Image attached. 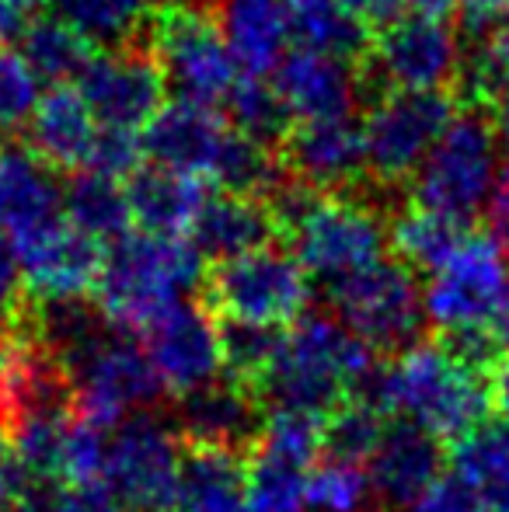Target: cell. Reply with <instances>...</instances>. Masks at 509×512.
Wrapping results in <instances>:
<instances>
[{"label":"cell","instance_id":"6da1fadb","mask_svg":"<svg viewBox=\"0 0 509 512\" xmlns=\"http://www.w3.org/2000/svg\"><path fill=\"white\" fill-rule=\"evenodd\" d=\"M349 401L381 411L384 418H408L443 443H457L489 418L492 387L485 373L464 366L433 338L381 359Z\"/></svg>","mask_w":509,"mask_h":512},{"label":"cell","instance_id":"7a4b0ae2","mask_svg":"<svg viewBox=\"0 0 509 512\" xmlns=\"http://www.w3.org/2000/svg\"><path fill=\"white\" fill-rule=\"evenodd\" d=\"M377 363L381 356L335 314H304L286 328L276 363L255 387V398L265 411L286 408L332 415L353 398Z\"/></svg>","mask_w":509,"mask_h":512},{"label":"cell","instance_id":"3957f363","mask_svg":"<svg viewBox=\"0 0 509 512\" xmlns=\"http://www.w3.org/2000/svg\"><path fill=\"white\" fill-rule=\"evenodd\" d=\"M203 255L192 237L129 230L105 251L95 304L119 331H143L185 297L203 290Z\"/></svg>","mask_w":509,"mask_h":512},{"label":"cell","instance_id":"277c9868","mask_svg":"<svg viewBox=\"0 0 509 512\" xmlns=\"http://www.w3.org/2000/svg\"><path fill=\"white\" fill-rule=\"evenodd\" d=\"M147 49L154 53L168 88H175L182 102L217 108L241 81L238 60H234L210 4L161 0L147 35Z\"/></svg>","mask_w":509,"mask_h":512},{"label":"cell","instance_id":"5b68a950","mask_svg":"<svg viewBox=\"0 0 509 512\" xmlns=\"http://www.w3.org/2000/svg\"><path fill=\"white\" fill-rule=\"evenodd\" d=\"M199 293L220 321L290 328L307 314L311 276L290 248L265 244L231 262L210 265Z\"/></svg>","mask_w":509,"mask_h":512},{"label":"cell","instance_id":"8992f818","mask_svg":"<svg viewBox=\"0 0 509 512\" xmlns=\"http://www.w3.org/2000/svg\"><path fill=\"white\" fill-rule=\"evenodd\" d=\"M464 32L447 18L401 14L377 28L370 60L360 67L363 105L387 91H450L461 84ZM454 95V91H450Z\"/></svg>","mask_w":509,"mask_h":512},{"label":"cell","instance_id":"52a82bcc","mask_svg":"<svg viewBox=\"0 0 509 512\" xmlns=\"http://www.w3.org/2000/svg\"><path fill=\"white\" fill-rule=\"evenodd\" d=\"M499 140L492 126L489 108H464L454 115L436 147L415 171L412 206L436 209V213L471 220L485 206L492 185H496Z\"/></svg>","mask_w":509,"mask_h":512},{"label":"cell","instance_id":"ba28073f","mask_svg":"<svg viewBox=\"0 0 509 512\" xmlns=\"http://www.w3.org/2000/svg\"><path fill=\"white\" fill-rule=\"evenodd\" d=\"M325 293L335 317L381 359H394L426 342V290H419L415 272L398 258H384L374 269L339 279L325 286Z\"/></svg>","mask_w":509,"mask_h":512},{"label":"cell","instance_id":"9c48e42d","mask_svg":"<svg viewBox=\"0 0 509 512\" xmlns=\"http://www.w3.org/2000/svg\"><path fill=\"white\" fill-rule=\"evenodd\" d=\"M391 213L363 196H321L311 213L286 234L307 276L325 286L384 262L391 244Z\"/></svg>","mask_w":509,"mask_h":512},{"label":"cell","instance_id":"30bf717a","mask_svg":"<svg viewBox=\"0 0 509 512\" xmlns=\"http://www.w3.org/2000/svg\"><path fill=\"white\" fill-rule=\"evenodd\" d=\"M63 366L74 384V415L105 432L119 429L136 411H150L164 394L147 349L119 328L98 335Z\"/></svg>","mask_w":509,"mask_h":512},{"label":"cell","instance_id":"8fae6325","mask_svg":"<svg viewBox=\"0 0 509 512\" xmlns=\"http://www.w3.org/2000/svg\"><path fill=\"white\" fill-rule=\"evenodd\" d=\"M454 115L457 102L450 91H387L377 98L363 119L370 185L384 196L412 185Z\"/></svg>","mask_w":509,"mask_h":512},{"label":"cell","instance_id":"7c38bea8","mask_svg":"<svg viewBox=\"0 0 509 512\" xmlns=\"http://www.w3.org/2000/svg\"><path fill=\"white\" fill-rule=\"evenodd\" d=\"M182 453L185 443L175 422L157 418L154 411H136L112 429L102 478L129 512H175Z\"/></svg>","mask_w":509,"mask_h":512},{"label":"cell","instance_id":"4fadbf2b","mask_svg":"<svg viewBox=\"0 0 509 512\" xmlns=\"http://www.w3.org/2000/svg\"><path fill=\"white\" fill-rule=\"evenodd\" d=\"M509 307V258L489 237L471 234L468 244L429 276L426 314L436 331L492 328Z\"/></svg>","mask_w":509,"mask_h":512},{"label":"cell","instance_id":"5bb4252c","mask_svg":"<svg viewBox=\"0 0 509 512\" xmlns=\"http://www.w3.org/2000/svg\"><path fill=\"white\" fill-rule=\"evenodd\" d=\"M143 349L164 391L175 398H189L224 377L220 321L203 300H185L164 310L150 328H143Z\"/></svg>","mask_w":509,"mask_h":512},{"label":"cell","instance_id":"9a60e30c","mask_svg":"<svg viewBox=\"0 0 509 512\" xmlns=\"http://www.w3.org/2000/svg\"><path fill=\"white\" fill-rule=\"evenodd\" d=\"M164 88L168 81L147 46L98 49L77 77V91L95 112L98 126L133 129V133L147 129L150 119L164 108Z\"/></svg>","mask_w":509,"mask_h":512},{"label":"cell","instance_id":"2e32d148","mask_svg":"<svg viewBox=\"0 0 509 512\" xmlns=\"http://www.w3.org/2000/svg\"><path fill=\"white\" fill-rule=\"evenodd\" d=\"M279 157L293 178L314 185L318 192L370 199L363 192L370 189L367 136H363V122H356L353 115L293 122Z\"/></svg>","mask_w":509,"mask_h":512},{"label":"cell","instance_id":"e0dca14e","mask_svg":"<svg viewBox=\"0 0 509 512\" xmlns=\"http://www.w3.org/2000/svg\"><path fill=\"white\" fill-rule=\"evenodd\" d=\"M11 248L21 265L25 293L32 300L88 297L105 265V244L81 234L67 216L21 237Z\"/></svg>","mask_w":509,"mask_h":512},{"label":"cell","instance_id":"ac0fdd59","mask_svg":"<svg viewBox=\"0 0 509 512\" xmlns=\"http://www.w3.org/2000/svg\"><path fill=\"white\" fill-rule=\"evenodd\" d=\"M140 136L150 164L196 178H213L227 136H231V122L217 108L175 98L150 119V126Z\"/></svg>","mask_w":509,"mask_h":512},{"label":"cell","instance_id":"d6986e66","mask_svg":"<svg viewBox=\"0 0 509 512\" xmlns=\"http://www.w3.org/2000/svg\"><path fill=\"white\" fill-rule=\"evenodd\" d=\"M265 415L269 411L248 387L220 377L217 384L203 387L189 398H178L171 422H175L182 443L217 446V450L248 457L265 429Z\"/></svg>","mask_w":509,"mask_h":512},{"label":"cell","instance_id":"ffe728a7","mask_svg":"<svg viewBox=\"0 0 509 512\" xmlns=\"http://www.w3.org/2000/svg\"><path fill=\"white\" fill-rule=\"evenodd\" d=\"M447 457L450 453L443 450V439H436L433 432L408 418H391L374 457L367 460L374 495L387 509L415 506L443 478L440 471Z\"/></svg>","mask_w":509,"mask_h":512},{"label":"cell","instance_id":"44dd1931","mask_svg":"<svg viewBox=\"0 0 509 512\" xmlns=\"http://www.w3.org/2000/svg\"><path fill=\"white\" fill-rule=\"evenodd\" d=\"M272 84L297 122L346 119L356 112V105H363L360 67H349L335 56H321L311 49L286 53V60L272 74Z\"/></svg>","mask_w":509,"mask_h":512},{"label":"cell","instance_id":"7402d4cb","mask_svg":"<svg viewBox=\"0 0 509 512\" xmlns=\"http://www.w3.org/2000/svg\"><path fill=\"white\" fill-rule=\"evenodd\" d=\"M56 175L60 171L25 143L0 147V234L11 244L63 220V185Z\"/></svg>","mask_w":509,"mask_h":512},{"label":"cell","instance_id":"603a6c76","mask_svg":"<svg viewBox=\"0 0 509 512\" xmlns=\"http://www.w3.org/2000/svg\"><path fill=\"white\" fill-rule=\"evenodd\" d=\"M213 18L248 77L276 74L293 42V0H213Z\"/></svg>","mask_w":509,"mask_h":512},{"label":"cell","instance_id":"cb8c5ba5","mask_svg":"<svg viewBox=\"0 0 509 512\" xmlns=\"http://www.w3.org/2000/svg\"><path fill=\"white\" fill-rule=\"evenodd\" d=\"M98 119L81 91L60 84L42 95L39 108L25 126V147L53 171H84L98 140Z\"/></svg>","mask_w":509,"mask_h":512},{"label":"cell","instance_id":"d4e9b609","mask_svg":"<svg viewBox=\"0 0 509 512\" xmlns=\"http://www.w3.org/2000/svg\"><path fill=\"white\" fill-rule=\"evenodd\" d=\"M189 237L199 248V255L210 265H217L265 248V244H276L279 227L265 199L238 196V192H213L206 199L203 213L192 223Z\"/></svg>","mask_w":509,"mask_h":512},{"label":"cell","instance_id":"484cf974","mask_svg":"<svg viewBox=\"0 0 509 512\" xmlns=\"http://www.w3.org/2000/svg\"><path fill=\"white\" fill-rule=\"evenodd\" d=\"M126 196L129 209H133V223L140 230L185 237L196 216L203 213L210 192H206L203 178L161 168V164H147L129 178Z\"/></svg>","mask_w":509,"mask_h":512},{"label":"cell","instance_id":"4316f807","mask_svg":"<svg viewBox=\"0 0 509 512\" xmlns=\"http://www.w3.org/2000/svg\"><path fill=\"white\" fill-rule=\"evenodd\" d=\"M175 512H248L245 457L217 446L185 443Z\"/></svg>","mask_w":509,"mask_h":512},{"label":"cell","instance_id":"83f0119b","mask_svg":"<svg viewBox=\"0 0 509 512\" xmlns=\"http://www.w3.org/2000/svg\"><path fill=\"white\" fill-rule=\"evenodd\" d=\"M387 234H391V251L401 265H408L412 272L433 276L468 244L471 227L468 220H457V216L408 206L401 213L394 209Z\"/></svg>","mask_w":509,"mask_h":512},{"label":"cell","instance_id":"f1b7e54d","mask_svg":"<svg viewBox=\"0 0 509 512\" xmlns=\"http://www.w3.org/2000/svg\"><path fill=\"white\" fill-rule=\"evenodd\" d=\"M56 18L81 32L95 49L147 46L161 0H49Z\"/></svg>","mask_w":509,"mask_h":512},{"label":"cell","instance_id":"f546056e","mask_svg":"<svg viewBox=\"0 0 509 512\" xmlns=\"http://www.w3.org/2000/svg\"><path fill=\"white\" fill-rule=\"evenodd\" d=\"M293 42L349 67H363L374 49V28L339 4H293Z\"/></svg>","mask_w":509,"mask_h":512},{"label":"cell","instance_id":"4dcf8cb0","mask_svg":"<svg viewBox=\"0 0 509 512\" xmlns=\"http://www.w3.org/2000/svg\"><path fill=\"white\" fill-rule=\"evenodd\" d=\"M63 216L81 234L102 244H116L133 230V209H129L126 189L116 178H105L98 171H74L70 185L63 189Z\"/></svg>","mask_w":509,"mask_h":512},{"label":"cell","instance_id":"1f68e13d","mask_svg":"<svg viewBox=\"0 0 509 512\" xmlns=\"http://www.w3.org/2000/svg\"><path fill=\"white\" fill-rule=\"evenodd\" d=\"M307 478V460L255 443L245 457L248 512H307Z\"/></svg>","mask_w":509,"mask_h":512},{"label":"cell","instance_id":"d6a6232c","mask_svg":"<svg viewBox=\"0 0 509 512\" xmlns=\"http://www.w3.org/2000/svg\"><path fill=\"white\" fill-rule=\"evenodd\" d=\"M95 53L98 49L56 14L32 18V25L21 35V56L32 63V70L42 81H53L56 88L77 84V77L84 74Z\"/></svg>","mask_w":509,"mask_h":512},{"label":"cell","instance_id":"836d02e7","mask_svg":"<svg viewBox=\"0 0 509 512\" xmlns=\"http://www.w3.org/2000/svg\"><path fill=\"white\" fill-rule=\"evenodd\" d=\"M461 95L471 108H492L509 98V18L478 35H464Z\"/></svg>","mask_w":509,"mask_h":512},{"label":"cell","instance_id":"e575fe53","mask_svg":"<svg viewBox=\"0 0 509 512\" xmlns=\"http://www.w3.org/2000/svg\"><path fill=\"white\" fill-rule=\"evenodd\" d=\"M224 108H227V122L241 136L276 150V154L286 143V136H290L293 122H297L290 108H286L283 95L276 91V84L265 81V77H241L231 95H227Z\"/></svg>","mask_w":509,"mask_h":512},{"label":"cell","instance_id":"d590c367","mask_svg":"<svg viewBox=\"0 0 509 512\" xmlns=\"http://www.w3.org/2000/svg\"><path fill=\"white\" fill-rule=\"evenodd\" d=\"M450 467L478 492H496L509 481V418H485L457 443H450Z\"/></svg>","mask_w":509,"mask_h":512},{"label":"cell","instance_id":"8d00e7d4","mask_svg":"<svg viewBox=\"0 0 509 512\" xmlns=\"http://www.w3.org/2000/svg\"><path fill=\"white\" fill-rule=\"evenodd\" d=\"M220 321V317H217ZM286 328H265V324L220 321V352H224V380L241 384L255 394L269 366L276 363Z\"/></svg>","mask_w":509,"mask_h":512},{"label":"cell","instance_id":"74e56055","mask_svg":"<svg viewBox=\"0 0 509 512\" xmlns=\"http://www.w3.org/2000/svg\"><path fill=\"white\" fill-rule=\"evenodd\" d=\"M387 422H391V418H384L381 411L360 405V401L339 405L325 418V432H321V460L363 467L370 457H374Z\"/></svg>","mask_w":509,"mask_h":512},{"label":"cell","instance_id":"f35d334b","mask_svg":"<svg viewBox=\"0 0 509 512\" xmlns=\"http://www.w3.org/2000/svg\"><path fill=\"white\" fill-rule=\"evenodd\" d=\"M374 495L370 474L360 464L321 460L307 478V512H367Z\"/></svg>","mask_w":509,"mask_h":512},{"label":"cell","instance_id":"ab89813d","mask_svg":"<svg viewBox=\"0 0 509 512\" xmlns=\"http://www.w3.org/2000/svg\"><path fill=\"white\" fill-rule=\"evenodd\" d=\"M39 81L21 49L0 46V129H25L39 108Z\"/></svg>","mask_w":509,"mask_h":512},{"label":"cell","instance_id":"60d3db41","mask_svg":"<svg viewBox=\"0 0 509 512\" xmlns=\"http://www.w3.org/2000/svg\"><path fill=\"white\" fill-rule=\"evenodd\" d=\"M140 157L143 154V136L133 133V129H112L102 126L98 129V140L91 147L88 168L84 171H98L105 178H133L140 171Z\"/></svg>","mask_w":509,"mask_h":512},{"label":"cell","instance_id":"b9f144b4","mask_svg":"<svg viewBox=\"0 0 509 512\" xmlns=\"http://www.w3.org/2000/svg\"><path fill=\"white\" fill-rule=\"evenodd\" d=\"M49 499H53V512H129V506L112 492L105 478L56 485Z\"/></svg>","mask_w":509,"mask_h":512},{"label":"cell","instance_id":"7bdbcfd3","mask_svg":"<svg viewBox=\"0 0 509 512\" xmlns=\"http://www.w3.org/2000/svg\"><path fill=\"white\" fill-rule=\"evenodd\" d=\"M28 293L25 279H21V265L14 258V248L4 234H0V338L14 331L25 317Z\"/></svg>","mask_w":509,"mask_h":512},{"label":"cell","instance_id":"ee69618b","mask_svg":"<svg viewBox=\"0 0 509 512\" xmlns=\"http://www.w3.org/2000/svg\"><path fill=\"white\" fill-rule=\"evenodd\" d=\"M415 512H492V506L485 492H478L457 474H447L415 502Z\"/></svg>","mask_w":509,"mask_h":512},{"label":"cell","instance_id":"f6af8a7d","mask_svg":"<svg viewBox=\"0 0 509 512\" xmlns=\"http://www.w3.org/2000/svg\"><path fill=\"white\" fill-rule=\"evenodd\" d=\"M482 220L485 237L509 258V164L496 175V185H492L489 199L482 206Z\"/></svg>","mask_w":509,"mask_h":512},{"label":"cell","instance_id":"bcb514c9","mask_svg":"<svg viewBox=\"0 0 509 512\" xmlns=\"http://www.w3.org/2000/svg\"><path fill=\"white\" fill-rule=\"evenodd\" d=\"M28 492H35L32 478L25 474L21 460L14 457V446H11V436L0 429V512H7L14 502H21Z\"/></svg>","mask_w":509,"mask_h":512},{"label":"cell","instance_id":"7dc6e473","mask_svg":"<svg viewBox=\"0 0 509 512\" xmlns=\"http://www.w3.org/2000/svg\"><path fill=\"white\" fill-rule=\"evenodd\" d=\"M293 4H339V7H349V11H356L363 21H367L370 28H384L391 25V21H398L401 14H405V7H401V0H293Z\"/></svg>","mask_w":509,"mask_h":512},{"label":"cell","instance_id":"c3c4849f","mask_svg":"<svg viewBox=\"0 0 509 512\" xmlns=\"http://www.w3.org/2000/svg\"><path fill=\"white\" fill-rule=\"evenodd\" d=\"M32 25V0H0V46L21 39Z\"/></svg>","mask_w":509,"mask_h":512},{"label":"cell","instance_id":"681fc988","mask_svg":"<svg viewBox=\"0 0 509 512\" xmlns=\"http://www.w3.org/2000/svg\"><path fill=\"white\" fill-rule=\"evenodd\" d=\"M489 387H492V405L509 418V352L496 363V370L489 373Z\"/></svg>","mask_w":509,"mask_h":512},{"label":"cell","instance_id":"f907efd6","mask_svg":"<svg viewBox=\"0 0 509 512\" xmlns=\"http://www.w3.org/2000/svg\"><path fill=\"white\" fill-rule=\"evenodd\" d=\"M405 14H426V18H450L457 11V0H401Z\"/></svg>","mask_w":509,"mask_h":512},{"label":"cell","instance_id":"816d5d0a","mask_svg":"<svg viewBox=\"0 0 509 512\" xmlns=\"http://www.w3.org/2000/svg\"><path fill=\"white\" fill-rule=\"evenodd\" d=\"M489 115H492V126H496L499 150H506V154H509V98H503L499 105H492Z\"/></svg>","mask_w":509,"mask_h":512},{"label":"cell","instance_id":"f5cc1de1","mask_svg":"<svg viewBox=\"0 0 509 512\" xmlns=\"http://www.w3.org/2000/svg\"><path fill=\"white\" fill-rule=\"evenodd\" d=\"M7 512H53V499H49V492H39V488H35V492H28L25 499L14 502Z\"/></svg>","mask_w":509,"mask_h":512},{"label":"cell","instance_id":"db71d44e","mask_svg":"<svg viewBox=\"0 0 509 512\" xmlns=\"http://www.w3.org/2000/svg\"><path fill=\"white\" fill-rule=\"evenodd\" d=\"M485 499H489L492 512H509V481H506V485H499L496 492H489Z\"/></svg>","mask_w":509,"mask_h":512},{"label":"cell","instance_id":"11a10c76","mask_svg":"<svg viewBox=\"0 0 509 512\" xmlns=\"http://www.w3.org/2000/svg\"><path fill=\"white\" fill-rule=\"evenodd\" d=\"M492 331H496L499 342H503V349L509 352V307L503 310V314L496 317V324H492Z\"/></svg>","mask_w":509,"mask_h":512},{"label":"cell","instance_id":"9f6ffc18","mask_svg":"<svg viewBox=\"0 0 509 512\" xmlns=\"http://www.w3.org/2000/svg\"><path fill=\"white\" fill-rule=\"evenodd\" d=\"M377 512H401V509H387V506H384V509H377Z\"/></svg>","mask_w":509,"mask_h":512},{"label":"cell","instance_id":"6f0895ef","mask_svg":"<svg viewBox=\"0 0 509 512\" xmlns=\"http://www.w3.org/2000/svg\"><path fill=\"white\" fill-rule=\"evenodd\" d=\"M196 4H213V0H196Z\"/></svg>","mask_w":509,"mask_h":512},{"label":"cell","instance_id":"680465c9","mask_svg":"<svg viewBox=\"0 0 509 512\" xmlns=\"http://www.w3.org/2000/svg\"><path fill=\"white\" fill-rule=\"evenodd\" d=\"M32 4H35V0H32Z\"/></svg>","mask_w":509,"mask_h":512}]
</instances>
